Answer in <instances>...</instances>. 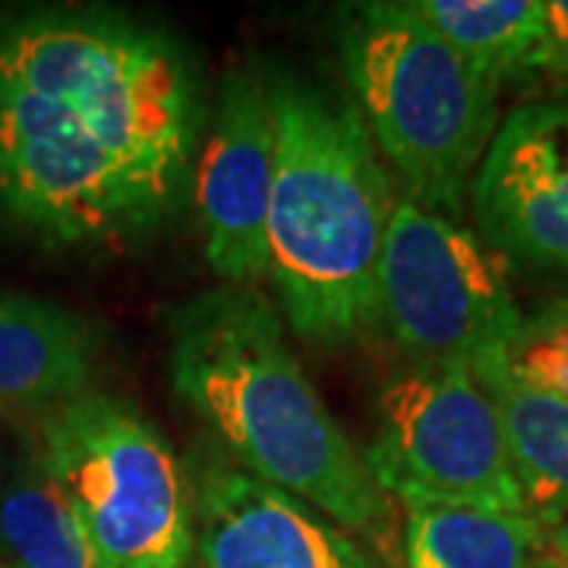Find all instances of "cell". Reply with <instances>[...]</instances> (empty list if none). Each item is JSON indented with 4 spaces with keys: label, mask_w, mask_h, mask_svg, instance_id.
I'll return each mask as SVG.
<instances>
[{
    "label": "cell",
    "mask_w": 568,
    "mask_h": 568,
    "mask_svg": "<svg viewBox=\"0 0 568 568\" xmlns=\"http://www.w3.org/2000/svg\"><path fill=\"white\" fill-rule=\"evenodd\" d=\"M503 354L484 357L470 366V373L480 379L499 410L530 518L549 525L568 511V402L515 383L503 364Z\"/></svg>",
    "instance_id": "12"
},
{
    "label": "cell",
    "mask_w": 568,
    "mask_h": 568,
    "mask_svg": "<svg viewBox=\"0 0 568 568\" xmlns=\"http://www.w3.org/2000/svg\"><path fill=\"white\" fill-rule=\"evenodd\" d=\"M275 181V111L268 85L237 73L224 82L215 123L196 155L193 196L205 260L231 284L268 275V203Z\"/></svg>",
    "instance_id": "8"
},
{
    "label": "cell",
    "mask_w": 568,
    "mask_h": 568,
    "mask_svg": "<svg viewBox=\"0 0 568 568\" xmlns=\"http://www.w3.org/2000/svg\"><path fill=\"white\" fill-rule=\"evenodd\" d=\"M268 95V278L297 335L345 342L379 320V265L398 200L357 104L291 77Z\"/></svg>",
    "instance_id": "3"
},
{
    "label": "cell",
    "mask_w": 568,
    "mask_h": 568,
    "mask_svg": "<svg viewBox=\"0 0 568 568\" xmlns=\"http://www.w3.org/2000/svg\"><path fill=\"white\" fill-rule=\"evenodd\" d=\"M508 376L521 386L568 402V316L544 306L503 354Z\"/></svg>",
    "instance_id": "16"
},
{
    "label": "cell",
    "mask_w": 568,
    "mask_h": 568,
    "mask_svg": "<svg viewBox=\"0 0 568 568\" xmlns=\"http://www.w3.org/2000/svg\"><path fill=\"white\" fill-rule=\"evenodd\" d=\"M544 537H547L549 559L568 566V511H562L559 518H552L549 525H544Z\"/></svg>",
    "instance_id": "18"
},
{
    "label": "cell",
    "mask_w": 568,
    "mask_h": 568,
    "mask_svg": "<svg viewBox=\"0 0 568 568\" xmlns=\"http://www.w3.org/2000/svg\"><path fill=\"white\" fill-rule=\"evenodd\" d=\"M200 123L193 67L155 29L73 10L0 26V212L48 241L155 227Z\"/></svg>",
    "instance_id": "1"
},
{
    "label": "cell",
    "mask_w": 568,
    "mask_h": 568,
    "mask_svg": "<svg viewBox=\"0 0 568 568\" xmlns=\"http://www.w3.org/2000/svg\"><path fill=\"white\" fill-rule=\"evenodd\" d=\"M193 528L203 568H379L306 503L222 455L196 477Z\"/></svg>",
    "instance_id": "10"
},
{
    "label": "cell",
    "mask_w": 568,
    "mask_h": 568,
    "mask_svg": "<svg viewBox=\"0 0 568 568\" xmlns=\"http://www.w3.org/2000/svg\"><path fill=\"white\" fill-rule=\"evenodd\" d=\"M410 7L489 82L530 73L544 0H417Z\"/></svg>",
    "instance_id": "14"
},
{
    "label": "cell",
    "mask_w": 568,
    "mask_h": 568,
    "mask_svg": "<svg viewBox=\"0 0 568 568\" xmlns=\"http://www.w3.org/2000/svg\"><path fill=\"white\" fill-rule=\"evenodd\" d=\"M342 61L376 149L407 200L455 219L496 133L499 85L410 3H361L342 22Z\"/></svg>",
    "instance_id": "4"
},
{
    "label": "cell",
    "mask_w": 568,
    "mask_h": 568,
    "mask_svg": "<svg viewBox=\"0 0 568 568\" xmlns=\"http://www.w3.org/2000/svg\"><path fill=\"white\" fill-rule=\"evenodd\" d=\"M549 306H552L556 313H566L568 316V301H556V304H549Z\"/></svg>",
    "instance_id": "19"
},
{
    "label": "cell",
    "mask_w": 568,
    "mask_h": 568,
    "mask_svg": "<svg viewBox=\"0 0 568 568\" xmlns=\"http://www.w3.org/2000/svg\"><path fill=\"white\" fill-rule=\"evenodd\" d=\"M530 70L568 80V0H544V26Z\"/></svg>",
    "instance_id": "17"
},
{
    "label": "cell",
    "mask_w": 568,
    "mask_h": 568,
    "mask_svg": "<svg viewBox=\"0 0 568 568\" xmlns=\"http://www.w3.org/2000/svg\"><path fill=\"white\" fill-rule=\"evenodd\" d=\"M405 566L547 568V537L530 515L405 503Z\"/></svg>",
    "instance_id": "13"
},
{
    "label": "cell",
    "mask_w": 568,
    "mask_h": 568,
    "mask_svg": "<svg viewBox=\"0 0 568 568\" xmlns=\"http://www.w3.org/2000/svg\"><path fill=\"white\" fill-rule=\"evenodd\" d=\"M36 465L61 489L102 568H186L193 487L133 407L82 392L41 426Z\"/></svg>",
    "instance_id": "5"
},
{
    "label": "cell",
    "mask_w": 568,
    "mask_h": 568,
    "mask_svg": "<svg viewBox=\"0 0 568 568\" xmlns=\"http://www.w3.org/2000/svg\"><path fill=\"white\" fill-rule=\"evenodd\" d=\"M168 373L253 477L342 528L366 530L383 518V489L310 386L263 294L234 284L181 306Z\"/></svg>",
    "instance_id": "2"
},
{
    "label": "cell",
    "mask_w": 568,
    "mask_h": 568,
    "mask_svg": "<svg viewBox=\"0 0 568 568\" xmlns=\"http://www.w3.org/2000/svg\"><path fill=\"white\" fill-rule=\"evenodd\" d=\"M0 568H102L80 518L39 465L0 489Z\"/></svg>",
    "instance_id": "15"
},
{
    "label": "cell",
    "mask_w": 568,
    "mask_h": 568,
    "mask_svg": "<svg viewBox=\"0 0 568 568\" xmlns=\"http://www.w3.org/2000/svg\"><path fill=\"white\" fill-rule=\"evenodd\" d=\"M366 470L402 503L530 515L499 410L465 364H420L379 392Z\"/></svg>",
    "instance_id": "6"
},
{
    "label": "cell",
    "mask_w": 568,
    "mask_h": 568,
    "mask_svg": "<svg viewBox=\"0 0 568 568\" xmlns=\"http://www.w3.org/2000/svg\"><path fill=\"white\" fill-rule=\"evenodd\" d=\"M379 316L420 364H480L503 354L525 325L487 246L455 219L407 196L388 224Z\"/></svg>",
    "instance_id": "7"
},
{
    "label": "cell",
    "mask_w": 568,
    "mask_h": 568,
    "mask_svg": "<svg viewBox=\"0 0 568 568\" xmlns=\"http://www.w3.org/2000/svg\"><path fill=\"white\" fill-rule=\"evenodd\" d=\"M474 219L511 260L568 272V104L515 108L474 174Z\"/></svg>",
    "instance_id": "9"
},
{
    "label": "cell",
    "mask_w": 568,
    "mask_h": 568,
    "mask_svg": "<svg viewBox=\"0 0 568 568\" xmlns=\"http://www.w3.org/2000/svg\"><path fill=\"white\" fill-rule=\"evenodd\" d=\"M99 335L82 316L0 291V402L51 405L85 392L99 357Z\"/></svg>",
    "instance_id": "11"
}]
</instances>
